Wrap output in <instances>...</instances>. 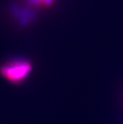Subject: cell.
I'll use <instances>...</instances> for the list:
<instances>
[{
	"label": "cell",
	"instance_id": "6da1fadb",
	"mask_svg": "<svg viewBox=\"0 0 123 124\" xmlns=\"http://www.w3.org/2000/svg\"><path fill=\"white\" fill-rule=\"evenodd\" d=\"M31 64L24 59H16L7 62L0 68V73L11 83L23 81L30 73Z\"/></svg>",
	"mask_w": 123,
	"mask_h": 124
},
{
	"label": "cell",
	"instance_id": "7a4b0ae2",
	"mask_svg": "<svg viewBox=\"0 0 123 124\" xmlns=\"http://www.w3.org/2000/svg\"><path fill=\"white\" fill-rule=\"evenodd\" d=\"M53 1L54 0H32V2H35L36 4L41 5H50Z\"/></svg>",
	"mask_w": 123,
	"mask_h": 124
}]
</instances>
